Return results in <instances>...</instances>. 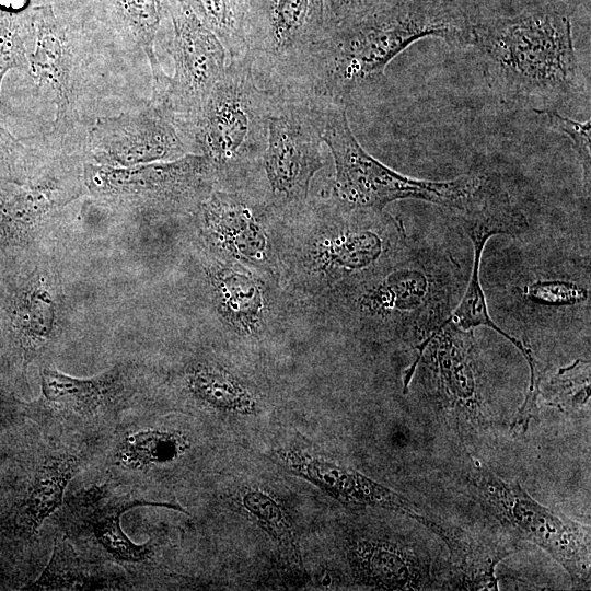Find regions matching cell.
Segmentation results:
<instances>
[{
  "instance_id": "cell-12",
  "label": "cell",
  "mask_w": 591,
  "mask_h": 591,
  "mask_svg": "<svg viewBox=\"0 0 591 591\" xmlns=\"http://www.w3.org/2000/svg\"><path fill=\"white\" fill-rule=\"evenodd\" d=\"M172 25L174 74L152 96L157 106L185 135L223 76L228 54L216 34L186 0H166ZM186 141V140H185Z\"/></svg>"
},
{
  "instance_id": "cell-33",
  "label": "cell",
  "mask_w": 591,
  "mask_h": 591,
  "mask_svg": "<svg viewBox=\"0 0 591 591\" xmlns=\"http://www.w3.org/2000/svg\"><path fill=\"white\" fill-rule=\"evenodd\" d=\"M393 0H324L327 32L357 22Z\"/></svg>"
},
{
  "instance_id": "cell-29",
  "label": "cell",
  "mask_w": 591,
  "mask_h": 591,
  "mask_svg": "<svg viewBox=\"0 0 591 591\" xmlns=\"http://www.w3.org/2000/svg\"><path fill=\"white\" fill-rule=\"evenodd\" d=\"M519 297L528 304L546 310H560L589 303V281L558 276H541L518 287Z\"/></svg>"
},
{
  "instance_id": "cell-16",
  "label": "cell",
  "mask_w": 591,
  "mask_h": 591,
  "mask_svg": "<svg viewBox=\"0 0 591 591\" xmlns=\"http://www.w3.org/2000/svg\"><path fill=\"white\" fill-rule=\"evenodd\" d=\"M453 215L473 243L474 260L464 293L447 322L463 331H474L479 326L494 329L523 355L530 374L536 373L540 367L532 349L521 339L500 328L491 318L479 278L482 255L488 239L497 234L515 235L524 232L528 228L525 216L512 202L501 183L491 185L468 208Z\"/></svg>"
},
{
  "instance_id": "cell-5",
  "label": "cell",
  "mask_w": 591,
  "mask_h": 591,
  "mask_svg": "<svg viewBox=\"0 0 591 591\" xmlns=\"http://www.w3.org/2000/svg\"><path fill=\"white\" fill-rule=\"evenodd\" d=\"M277 100L262 89L243 58L225 71L187 130L190 152L202 154L217 188L236 189L262 181V160Z\"/></svg>"
},
{
  "instance_id": "cell-27",
  "label": "cell",
  "mask_w": 591,
  "mask_h": 591,
  "mask_svg": "<svg viewBox=\"0 0 591 591\" xmlns=\"http://www.w3.org/2000/svg\"><path fill=\"white\" fill-rule=\"evenodd\" d=\"M590 387V362L578 359L549 375L542 372L537 395L546 405L572 413L589 407Z\"/></svg>"
},
{
  "instance_id": "cell-22",
  "label": "cell",
  "mask_w": 591,
  "mask_h": 591,
  "mask_svg": "<svg viewBox=\"0 0 591 591\" xmlns=\"http://www.w3.org/2000/svg\"><path fill=\"white\" fill-rule=\"evenodd\" d=\"M236 502L239 508L268 534L281 561L296 575L303 576L304 565L299 538L285 506L269 493L256 487L240 491Z\"/></svg>"
},
{
  "instance_id": "cell-20",
  "label": "cell",
  "mask_w": 591,
  "mask_h": 591,
  "mask_svg": "<svg viewBox=\"0 0 591 591\" xmlns=\"http://www.w3.org/2000/svg\"><path fill=\"white\" fill-rule=\"evenodd\" d=\"M182 380L192 397L218 412L252 415L260 409L254 384L213 357L187 362Z\"/></svg>"
},
{
  "instance_id": "cell-34",
  "label": "cell",
  "mask_w": 591,
  "mask_h": 591,
  "mask_svg": "<svg viewBox=\"0 0 591 591\" xmlns=\"http://www.w3.org/2000/svg\"><path fill=\"white\" fill-rule=\"evenodd\" d=\"M0 115L3 112L0 111ZM28 153L0 121V181L16 179L27 172Z\"/></svg>"
},
{
  "instance_id": "cell-3",
  "label": "cell",
  "mask_w": 591,
  "mask_h": 591,
  "mask_svg": "<svg viewBox=\"0 0 591 591\" xmlns=\"http://www.w3.org/2000/svg\"><path fill=\"white\" fill-rule=\"evenodd\" d=\"M489 88L507 104L535 113L577 100L586 91L567 14L535 9L472 23L471 45Z\"/></svg>"
},
{
  "instance_id": "cell-7",
  "label": "cell",
  "mask_w": 591,
  "mask_h": 591,
  "mask_svg": "<svg viewBox=\"0 0 591 591\" xmlns=\"http://www.w3.org/2000/svg\"><path fill=\"white\" fill-rule=\"evenodd\" d=\"M326 35L324 0H253L244 59L275 99L308 100Z\"/></svg>"
},
{
  "instance_id": "cell-25",
  "label": "cell",
  "mask_w": 591,
  "mask_h": 591,
  "mask_svg": "<svg viewBox=\"0 0 591 591\" xmlns=\"http://www.w3.org/2000/svg\"><path fill=\"white\" fill-rule=\"evenodd\" d=\"M189 445L188 438L179 431L141 429L124 438L117 459L127 468L143 470L178 459Z\"/></svg>"
},
{
  "instance_id": "cell-6",
  "label": "cell",
  "mask_w": 591,
  "mask_h": 591,
  "mask_svg": "<svg viewBox=\"0 0 591 591\" xmlns=\"http://www.w3.org/2000/svg\"><path fill=\"white\" fill-rule=\"evenodd\" d=\"M347 103H318L320 132L331 151L335 174L321 196L351 208H384L396 200L417 199L449 209L464 210L483 186L487 173H470L450 181L410 177L372 157L354 135Z\"/></svg>"
},
{
  "instance_id": "cell-30",
  "label": "cell",
  "mask_w": 591,
  "mask_h": 591,
  "mask_svg": "<svg viewBox=\"0 0 591 591\" xmlns=\"http://www.w3.org/2000/svg\"><path fill=\"white\" fill-rule=\"evenodd\" d=\"M101 578L90 569L65 541H56L53 556L42 576L32 584L39 590H82L102 588Z\"/></svg>"
},
{
  "instance_id": "cell-18",
  "label": "cell",
  "mask_w": 591,
  "mask_h": 591,
  "mask_svg": "<svg viewBox=\"0 0 591 591\" xmlns=\"http://www.w3.org/2000/svg\"><path fill=\"white\" fill-rule=\"evenodd\" d=\"M346 558L356 583L379 590L432 589L440 576L425 547L403 537L354 535Z\"/></svg>"
},
{
  "instance_id": "cell-31",
  "label": "cell",
  "mask_w": 591,
  "mask_h": 591,
  "mask_svg": "<svg viewBox=\"0 0 591 591\" xmlns=\"http://www.w3.org/2000/svg\"><path fill=\"white\" fill-rule=\"evenodd\" d=\"M11 10L15 9H0V88L8 71L28 68L25 44L28 25L26 19ZM4 107L0 93V109L4 112Z\"/></svg>"
},
{
  "instance_id": "cell-4",
  "label": "cell",
  "mask_w": 591,
  "mask_h": 591,
  "mask_svg": "<svg viewBox=\"0 0 591 591\" xmlns=\"http://www.w3.org/2000/svg\"><path fill=\"white\" fill-rule=\"evenodd\" d=\"M428 37L467 48L472 23L439 0H393L357 22L328 31L311 74L309 99L347 103L355 90L382 77L401 53Z\"/></svg>"
},
{
  "instance_id": "cell-2",
  "label": "cell",
  "mask_w": 591,
  "mask_h": 591,
  "mask_svg": "<svg viewBox=\"0 0 591 591\" xmlns=\"http://www.w3.org/2000/svg\"><path fill=\"white\" fill-rule=\"evenodd\" d=\"M409 247L401 219L320 196L283 222L279 281L302 304L394 264Z\"/></svg>"
},
{
  "instance_id": "cell-21",
  "label": "cell",
  "mask_w": 591,
  "mask_h": 591,
  "mask_svg": "<svg viewBox=\"0 0 591 591\" xmlns=\"http://www.w3.org/2000/svg\"><path fill=\"white\" fill-rule=\"evenodd\" d=\"M42 391L47 402L82 417L104 412L121 391L117 373L78 379L56 370L42 371Z\"/></svg>"
},
{
  "instance_id": "cell-13",
  "label": "cell",
  "mask_w": 591,
  "mask_h": 591,
  "mask_svg": "<svg viewBox=\"0 0 591 591\" xmlns=\"http://www.w3.org/2000/svg\"><path fill=\"white\" fill-rule=\"evenodd\" d=\"M84 181L99 197L171 212L194 213L217 188L213 167L197 153L128 167L86 164Z\"/></svg>"
},
{
  "instance_id": "cell-11",
  "label": "cell",
  "mask_w": 591,
  "mask_h": 591,
  "mask_svg": "<svg viewBox=\"0 0 591 591\" xmlns=\"http://www.w3.org/2000/svg\"><path fill=\"white\" fill-rule=\"evenodd\" d=\"M322 143L316 103L277 100L262 160V183L285 220L310 199L311 182L325 164Z\"/></svg>"
},
{
  "instance_id": "cell-17",
  "label": "cell",
  "mask_w": 591,
  "mask_h": 591,
  "mask_svg": "<svg viewBox=\"0 0 591 591\" xmlns=\"http://www.w3.org/2000/svg\"><path fill=\"white\" fill-rule=\"evenodd\" d=\"M88 138L90 158L113 167L172 161L190 152L176 126L151 103L137 113L100 119Z\"/></svg>"
},
{
  "instance_id": "cell-23",
  "label": "cell",
  "mask_w": 591,
  "mask_h": 591,
  "mask_svg": "<svg viewBox=\"0 0 591 591\" xmlns=\"http://www.w3.org/2000/svg\"><path fill=\"white\" fill-rule=\"evenodd\" d=\"M81 457L73 453L48 456L38 467L25 500L24 514L28 530H36L62 502L69 480L79 468Z\"/></svg>"
},
{
  "instance_id": "cell-15",
  "label": "cell",
  "mask_w": 591,
  "mask_h": 591,
  "mask_svg": "<svg viewBox=\"0 0 591 591\" xmlns=\"http://www.w3.org/2000/svg\"><path fill=\"white\" fill-rule=\"evenodd\" d=\"M276 453L290 472L344 503L379 507L413 519L438 535L451 555L462 554L468 545L470 535L459 526L351 467L300 448L280 449Z\"/></svg>"
},
{
  "instance_id": "cell-26",
  "label": "cell",
  "mask_w": 591,
  "mask_h": 591,
  "mask_svg": "<svg viewBox=\"0 0 591 591\" xmlns=\"http://www.w3.org/2000/svg\"><path fill=\"white\" fill-rule=\"evenodd\" d=\"M253 0H192L189 3L201 21L224 46L228 59L245 55V32Z\"/></svg>"
},
{
  "instance_id": "cell-14",
  "label": "cell",
  "mask_w": 591,
  "mask_h": 591,
  "mask_svg": "<svg viewBox=\"0 0 591 591\" xmlns=\"http://www.w3.org/2000/svg\"><path fill=\"white\" fill-rule=\"evenodd\" d=\"M473 332L445 322L416 357L404 380L406 392L416 368L421 366L438 407L464 429L489 422L486 382Z\"/></svg>"
},
{
  "instance_id": "cell-10",
  "label": "cell",
  "mask_w": 591,
  "mask_h": 591,
  "mask_svg": "<svg viewBox=\"0 0 591 591\" xmlns=\"http://www.w3.org/2000/svg\"><path fill=\"white\" fill-rule=\"evenodd\" d=\"M200 267L212 314L234 344L262 348L286 332L301 304L279 280L222 260L202 247Z\"/></svg>"
},
{
  "instance_id": "cell-1",
  "label": "cell",
  "mask_w": 591,
  "mask_h": 591,
  "mask_svg": "<svg viewBox=\"0 0 591 591\" xmlns=\"http://www.w3.org/2000/svg\"><path fill=\"white\" fill-rule=\"evenodd\" d=\"M462 268L431 248L409 247L394 264L305 301L326 322L356 335L422 351L463 291Z\"/></svg>"
},
{
  "instance_id": "cell-9",
  "label": "cell",
  "mask_w": 591,
  "mask_h": 591,
  "mask_svg": "<svg viewBox=\"0 0 591 591\" xmlns=\"http://www.w3.org/2000/svg\"><path fill=\"white\" fill-rule=\"evenodd\" d=\"M193 215L205 251L279 280L285 219L262 182L236 189L216 188Z\"/></svg>"
},
{
  "instance_id": "cell-8",
  "label": "cell",
  "mask_w": 591,
  "mask_h": 591,
  "mask_svg": "<svg viewBox=\"0 0 591 591\" xmlns=\"http://www.w3.org/2000/svg\"><path fill=\"white\" fill-rule=\"evenodd\" d=\"M464 479L472 496L510 534L554 558L577 586L590 584V526L534 500L519 484L495 474L470 453Z\"/></svg>"
},
{
  "instance_id": "cell-19",
  "label": "cell",
  "mask_w": 591,
  "mask_h": 591,
  "mask_svg": "<svg viewBox=\"0 0 591 591\" xmlns=\"http://www.w3.org/2000/svg\"><path fill=\"white\" fill-rule=\"evenodd\" d=\"M31 26L35 48L28 54L27 71L39 83H46L55 94L56 128L62 136L73 123L74 53L66 27L57 20L50 5L32 10Z\"/></svg>"
},
{
  "instance_id": "cell-28",
  "label": "cell",
  "mask_w": 591,
  "mask_h": 591,
  "mask_svg": "<svg viewBox=\"0 0 591 591\" xmlns=\"http://www.w3.org/2000/svg\"><path fill=\"white\" fill-rule=\"evenodd\" d=\"M165 2L166 0H117L118 12L148 57L153 79L152 96L162 90L169 77L161 68L154 50Z\"/></svg>"
},
{
  "instance_id": "cell-32",
  "label": "cell",
  "mask_w": 591,
  "mask_h": 591,
  "mask_svg": "<svg viewBox=\"0 0 591 591\" xmlns=\"http://www.w3.org/2000/svg\"><path fill=\"white\" fill-rule=\"evenodd\" d=\"M546 117L548 125L555 130L566 135L572 144L582 170L583 187L590 194L591 173V123L589 120L579 121L564 116L555 109L538 113Z\"/></svg>"
},
{
  "instance_id": "cell-24",
  "label": "cell",
  "mask_w": 591,
  "mask_h": 591,
  "mask_svg": "<svg viewBox=\"0 0 591 591\" xmlns=\"http://www.w3.org/2000/svg\"><path fill=\"white\" fill-rule=\"evenodd\" d=\"M136 506L164 507L186 512L178 505L170 502L147 501L144 499L121 496L97 505L90 513L92 531L102 546L120 560L139 561L148 557L150 549L147 544H135L123 531L120 515Z\"/></svg>"
}]
</instances>
